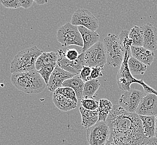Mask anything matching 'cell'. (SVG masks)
<instances>
[{"label":"cell","mask_w":157,"mask_h":145,"mask_svg":"<svg viewBox=\"0 0 157 145\" xmlns=\"http://www.w3.org/2000/svg\"><path fill=\"white\" fill-rule=\"evenodd\" d=\"M65 55L68 60L73 61L77 60L78 58L79 54L78 51L75 49H70L66 51Z\"/></svg>","instance_id":"cell-33"},{"label":"cell","mask_w":157,"mask_h":145,"mask_svg":"<svg viewBox=\"0 0 157 145\" xmlns=\"http://www.w3.org/2000/svg\"><path fill=\"white\" fill-rule=\"evenodd\" d=\"M78 28L81 34L84 44L83 47H82V51L85 52L98 42L100 36L97 32L91 30L82 26H78Z\"/></svg>","instance_id":"cell-15"},{"label":"cell","mask_w":157,"mask_h":145,"mask_svg":"<svg viewBox=\"0 0 157 145\" xmlns=\"http://www.w3.org/2000/svg\"><path fill=\"white\" fill-rule=\"evenodd\" d=\"M135 113L139 116H155L157 114V95L147 94L139 104Z\"/></svg>","instance_id":"cell-12"},{"label":"cell","mask_w":157,"mask_h":145,"mask_svg":"<svg viewBox=\"0 0 157 145\" xmlns=\"http://www.w3.org/2000/svg\"><path fill=\"white\" fill-rule=\"evenodd\" d=\"M104 47L106 56L107 64L116 68L123 63L125 51L120 41L119 36L109 34L104 39Z\"/></svg>","instance_id":"cell-5"},{"label":"cell","mask_w":157,"mask_h":145,"mask_svg":"<svg viewBox=\"0 0 157 145\" xmlns=\"http://www.w3.org/2000/svg\"><path fill=\"white\" fill-rule=\"evenodd\" d=\"M130 57L128 53L125 51L123 61L117 75V84L121 91H129L130 89V86L133 83L139 84L142 86L144 92L147 95L153 93L157 95V91L147 84L143 79H136L135 78L129 70L128 61Z\"/></svg>","instance_id":"cell-4"},{"label":"cell","mask_w":157,"mask_h":145,"mask_svg":"<svg viewBox=\"0 0 157 145\" xmlns=\"http://www.w3.org/2000/svg\"><path fill=\"white\" fill-rule=\"evenodd\" d=\"M100 85V83L97 79H92L85 82L83 98L94 99V94L98 91Z\"/></svg>","instance_id":"cell-23"},{"label":"cell","mask_w":157,"mask_h":145,"mask_svg":"<svg viewBox=\"0 0 157 145\" xmlns=\"http://www.w3.org/2000/svg\"><path fill=\"white\" fill-rule=\"evenodd\" d=\"M106 122L111 132L107 145H137L146 137L140 116L120 105H113Z\"/></svg>","instance_id":"cell-1"},{"label":"cell","mask_w":157,"mask_h":145,"mask_svg":"<svg viewBox=\"0 0 157 145\" xmlns=\"http://www.w3.org/2000/svg\"><path fill=\"white\" fill-rule=\"evenodd\" d=\"M21 7L28 9L33 5L34 0H19Z\"/></svg>","instance_id":"cell-34"},{"label":"cell","mask_w":157,"mask_h":145,"mask_svg":"<svg viewBox=\"0 0 157 145\" xmlns=\"http://www.w3.org/2000/svg\"><path fill=\"white\" fill-rule=\"evenodd\" d=\"M53 101L56 107L61 111L68 112L73 110L77 107V103L62 95L54 92Z\"/></svg>","instance_id":"cell-17"},{"label":"cell","mask_w":157,"mask_h":145,"mask_svg":"<svg viewBox=\"0 0 157 145\" xmlns=\"http://www.w3.org/2000/svg\"><path fill=\"white\" fill-rule=\"evenodd\" d=\"M85 53V66L91 68L102 67L107 64L104 43L98 41Z\"/></svg>","instance_id":"cell-8"},{"label":"cell","mask_w":157,"mask_h":145,"mask_svg":"<svg viewBox=\"0 0 157 145\" xmlns=\"http://www.w3.org/2000/svg\"><path fill=\"white\" fill-rule=\"evenodd\" d=\"M129 38L132 40V46L136 47H143L144 41L140 27L138 26L133 27L130 31Z\"/></svg>","instance_id":"cell-25"},{"label":"cell","mask_w":157,"mask_h":145,"mask_svg":"<svg viewBox=\"0 0 157 145\" xmlns=\"http://www.w3.org/2000/svg\"><path fill=\"white\" fill-rule=\"evenodd\" d=\"M104 70V68L102 67H94L92 68V71H91V76L89 77L88 80H92V79H97L98 77L102 76V70Z\"/></svg>","instance_id":"cell-32"},{"label":"cell","mask_w":157,"mask_h":145,"mask_svg":"<svg viewBox=\"0 0 157 145\" xmlns=\"http://www.w3.org/2000/svg\"><path fill=\"white\" fill-rule=\"evenodd\" d=\"M57 40L63 47L70 45H76L83 47V41L82 36L78 30V26L73 25L68 22L62 26L58 30Z\"/></svg>","instance_id":"cell-6"},{"label":"cell","mask_w":157,"mask_h":145,"mask_svg":"<svg viewBox=\"0 0 157 145\" xmlns=\"http://www.w3.org/2000/svg\"><path fill=\"white\" fill-rule=\"evenodd\" d=\"M0 3L7 9H16L21 7L19 0H0Z\"/></svg>","instance_id":"cell-30"},{"label":"cell","mask_w":157,"mask_h":145,"mask_svg":"<svg viewBox=\"0 0 157 145\" xmlns=\"http://www.w3.org/2000/svg\"><path fill=\"white\" fill-rule=\"evenodd\" d=\"M36 46L20 51L14 57L10 68L11 74L26 72L35 69V64L43 53Z\"/></svg>","instance_id":"cell-3"},{"label":"cell","mask_w":157,"mask_h":145,"mask_svg":"<svg viewBox=\"0 0 157 145\" xmlns=\"http://www.w3.org/2000/svg\"><path fill=\"white\" fill-rule=\"evenodd\" d=\"M58 65L57 63L48 64L43 66L38 72L43 78L47 85L48 83L50 76L56 67Z\"/></svg>","instance_id":"cell-27"},{"label":"cell","mask_w":157,"mask_h":145,"mask_svg":"<svg viewBox=\"0 0 157 145\" xmlns=\"http://www.w3.org/2000/svg\"><path fill=\"white\" fill-rule=\"evenodd\" d=\"M58 59V54L53 51L43 52L39 57L35 64V69L37 71L41 69L43 66L48 64L57 63Z\"/></svg>","instance_id":"cell-21"},{"label":"cell","mask_w":157,"mask_h":145,"mask_svg":"<svg viewBox=\"0 0 157 145\" xmlns=\"http://www.w3.org/2000/svg\"><path fill=\"white\" fill-rule=\"evenodd\" d=\"M75 75L62 69L57 65L54 70L47 84L48 90L54 92L57 89L62 87L63 83L67 79H71Z\"/></svg>","instance_id":"cell-14"},{"label":"cell","mask_w":157,"mask_h":145,"mask_svg":"<svg viewBox=\"0 0 157 145\" xmlns=\"http://www.w3.org/2000/svg\"><path fill=\"white\" fill-rule=\"evenodd\" d=\"M155 137L157 139V114L155 116Z\"/></svg>","instance_id":"cell-36"},{"label":"cell","mask_w":157,"mask_h":145,"mask_svg":"<svg viewBox=\"0 0 157 145\" xmlns=\"http://www.w3.org/2000/svg\"><path fill=\"white\" fill-rule=\"evenodd\" d=\"M85 83V82L79 77V75H76L72 78L64 81L62 87H69L72 88L75 91L78 100H81L83 98Z\"/></svg>","instance_id":"cell-18"},{"label":"cell","mask_w":157,"mask_h":145,"mask_svg":"<svg viewBox=\"0 0 157 145\" xmlns=\"http://www.w3.org/2000/svg\"><path fill=\"white\" fill-rule=\"evenodd\" d=\"M11 81L16 88L28 95L40 93L47 87L44 79L36 70L13 73Z\"/></svg>","instance_id":"cell-2"},{"label":"cell","mask_w":157,"mask_h":145,"mask_svg":"<svg viewBox=\"0 0 157 145\" xmlns=\"http://www.w3.org/2000/svg\"><path fill=\"white\" fill-rule=\"evenodd\" d=\"M34 1L40 5H42L48 2V0H34Z\"/></svg>","instance_id":"cell-35"},{"label":"cell","mask_w":157,"mask_h":145,"mask_svg":"<svg viewBox=\"0 0 157 145\" xmlns=\"http://www.w3.org/2000/svg\"><path fill=\"white\" fill-rule=\"evenodd\" d=\"M81 107L86 110H98L99 106V102L94 99L82 98L81 100Z\"/></svg>","instance_id":"cell-29"},{"label":"cell","mask_w":157,"mask_h":145,"mask_svg":"<svg viewBox=\"0 0 157 145\" xmlns=\"http://www.w3.org/2000/svg\"><path fill=\"white\" fill-rule=\"evenodd\" d=\"M129 70L133 75H144L147 70V65L141 63L133 57H130L128 61Z\"/></svg>","instance_id":"cell-24"},{"label":"cell","mask_w":157,"mask_h":145,"mask_svg":"<svg viewBox=\"0 0 157 145\" xmlns=\"http://www.w3.org/2000/svg\"><path fill=\"white\" fill-rule=\"evenodd\" d=\"M139 116L143 123V133L145 136L149 139L155 137V116Z\"/></svg>","instance_id":"cell-20"},{"label":"cell","mask_w":157,"mask_h":145,"mask_svg":"<svg viewBox=\"0 0 157 145\" xmlns=\"http://www.w3.org/2000/svg\"><path fill=\"white\" fill-rule=\"evenodd\" d=\"M131 51L132 57L141 61L146 65H151L154 59V53L144 47L132 46Z\"/></svg>","instance_id":"cell-16"},{"label":"cell","mask_w":157,"mask_h":145,"mask_svg":"<svg viewBox=\"0 0 157 145\" xmlns=\"http://www.w3.org/2000/svg\"><path fill=\"white\" fill-rule=\"evenodd\" d=\"M58 94L62 95L67 98H69L75 101L78 103V99L77 98V95L75 92L72 88L69 87H60L54 91ZM54 93V92H53Z\"/></svg>","instance_id":"cell-28"},{"label":"cell","mask_w":157,"mask_h":145,"mask_svg":"<svg viewBox=\"0 0 157 145\" xmlns=\"http://www.w3.org/2000/svg\"><path fill=\"white\" fill-rule=\"evenodd\" d=\"M113 104L111 101L105 98L101 99L99 101L98 108V121L106 122L111 110L113 108Z\"/></svg>","instance_id":"cell-22"},{"label":"cell","mask_w":157,"mask_h":145,"mask_svg":"<svg viewBox=\"0 0 157 145\" xmlns=\"http://www.w3.org/2000/svg\"><path fill=\"white\" fill-rule=\"evenodd\" d=\"M91 71L92 68L91 67L87 66H83L80 74H79V76L84 82H87L88 81L89 77L91 76Z\"/></svg>","instance_id":"cell-31"},{"label":"cell","mask_w":157,"mask_h":145,"mask_svg":"<svg viewBox=\"0 0 157 145\" xmlns=\"http://www.w3.org/2000/svg\"><path fill=\"white\" fill-rule=\"evenodd\" d=\"M73 25L82 26L91 30L96 32L98 28V20L87 9H80L77 10L71 18Z\"/></svg>","instance_id":"cell-11"},{"label":"cell","mask_w":157,"mask_h":145,"mask_svg":"<svg viewBox=\"0 0 157 145\" xmlns=\"http://www.w3.org/2000/svg\"><path fill=\"white\" fill-rule=\"evenodd\" d=\"M87 139L90 145H106L111 132L106 122L98 121L87 129Z\"/></svg>","instance_id":"cell-7"},{"label":"cell","mask_w":157,"mask_h":145,"mask_svg":"<svg viewBox=\"0 0 157 145\" xmlns=\"http://www.w3.org/2000/svg\"><path fill=\"white\" fill-rule=\"evenodd\" d=\"M143 38V47L153 51L157 50V28L147 22L140 27Z\"/></svg>","instance_id":"cell-13"},{"label":"cell","mask_w":157,"mask_h":145,"mask_svg":"<svg viewBox=\"0 0 157 145\" xmlns=\"http://www.w3.org/2000/svg\"><path fill=\"white\" fill-rule=\"evenodd\" d=\"M146 93L144 91L135 89H131L121 95L119 100V105L130 113H135L139 104Z\"/></svg>","instance_id":"cell-9"},{"label":"cell","mask_w":157,"mask_h":145,"mask_svg":"<svg viewBox=\"0 0 157 145\" xmlns=\"http://www.w3.org/2000/svg\"></svg>","instance_id":"cell-37"},{"label":"cell","mask_w":157,"mask_h":145,"mask_svg":"<svg viewBox=\"0 0 157 145\" xmlns=\"http://www.w3.org/2000/svg\"><path fill=\"white\" fill-rule=\"evenodd\" d=\"M79 110L82 116V125L86 128L94 126L98 121V110H87L81 106Z\"/></svg>","instance_id":"cell-19"},{"label":"cell","mask_w":157,"mask_h":145,"mask_svg":"<svg viewBox=\"0 0 157 145\" xmlns=\"http://www.w3.org/2000/svg\"><path fill=\"white\" fill-rule=\"evenodd\" d=\"M58 59L57 64L62 69L70 72L74 75H79L81 72L83 67L85 66V53L82 52L79 55L78 58L77 60H69L67 58L65 53L62 49L58 50Z\"/></svg>","instance_id":"cell-10"},{"label":"cell","mask_w":157,"mask_h":145,"mask_svg":"<svg viewBox=\"0 0 157 145\" xmlns=\"http://www.w3.org/2000/svg\"><path fill=\"white\" fill-rule=\"evenodd\" d=\"M129 32L130 31L129 30H123L120 34L119 38L120 41L123 44V47L125 49V51L128 53L130 57H132V51H131V47L132 46V42L129 38Z\"/></svg>","instance_id":"cell-26"}]
</instances>
